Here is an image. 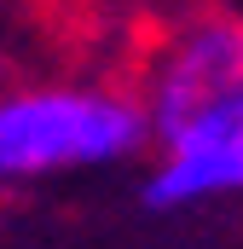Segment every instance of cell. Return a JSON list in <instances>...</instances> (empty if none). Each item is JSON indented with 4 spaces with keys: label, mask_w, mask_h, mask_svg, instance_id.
Wrapping results in <instances>:
<instances>
[{
    "label": "cell",
    "mask_w": 243,
    "mask_h": 249,
    "mask_svg": "<svg viewBox=\"0 0 243 249\" xmlns=\"http://www.w3.org/2000/svg\"><path fill=\"white\" fill-rule=\"evenodd\" d=\"M151 145L145 209L174 214L197 203L243 197V23L203 18L168 41L151 93Z\"/></svg>",
    "instance_id": "cell-1"
},
{
    "label": "cell",
    "mask_w": 243,
    "mask_h": 249,
    "mask_svg": "<svg viewBox=\"0 0 243 249\" xmlns=\"http://www.w3.org/2000/svg\"><path fill=\"white\" fill-rule=\"evenodd\" d=\"M151 145L145 99L99 81H23L0 93V186L122 168Z\"/></svg>",
    "instance_id": "cell-2"
}]
</instances>
